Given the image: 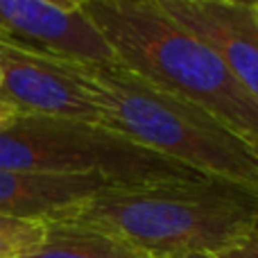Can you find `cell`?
<instances>
[{"instance_id": "6da1fadb", "label": "cell", "mask_w": 258, "mask_h": 258, "mask_svg": "<svg viewBox=\"0 0 258 258\" xmlns=\"http://www.w3.org/2000/svg\"><path fill=\"white\" fill-rule=\"evenodd\" d=\"M61 220L120 238L152 258L218 256L258 229V197L215 179L111 186Z\"/></svg>"}, {"instance_id": "7a4b0ae2", "label": "cell", "mask_w": 258, "mask_h": 258, "mask_svg": "<svg viewBox=\"0 0 258 258\" xmlns=\"http://www.w3.org/2000/svg\"><path fill=\"white\" fill-rule=\"evenodd\" d=\"M125 71L204 109L258 154V102L159 0H82Z\"/></svg>"}, {"instance_id": "3957f363", "label": "cell", "mask_w": 258, "mask_h": 258, "mask_svg": "<svg viewBox=\"0 0 258 258\" xmlns=\"http://www.w3.org/2000/svg\"><path fill=\"white\" fill-rule=\"evenodd\" d=\"M57 63L100 109L102 127L202 177L258 197V159L215 116L122 66H89L59 57Z\"/></svg>"}, {"instance_id": "277c9868", "label": "cell", "mask_w": 258, "mask_h": 258, "mask_svg": "<svg viewBox=\"0 0 258 258\" xmlns=\"http://www.w3.org/2000/svg\"><path fill=\"white\" fill-rule=\"evenodd\" d=\"M0 170L100 177L116 186L206 179L102 125L32 113L0 129Z\"/></svg>"}, {"instance_id": "5b68a950", "label": "cell", "mask_w": 258, "mask_h": 258, "mask_svg": "<svg viewBox=\"0 0 258 258\" xmlns=\"http://www.w3.org/2000/svg\"><path fill=\"white\" fill-rule=\"evenodd\" d=\"M0 36L89 66H120L82 0H0Z\"/></svg>"}, {"instance_id": "8992f818", "label": "cell", "mask_w": 258, "mask_h": 258, "mask_svg": "<svg viewBox=\"0 0 258 258\" xmlns=\"http://www.w3.org/2000/svg\"><path fill=\"white\" fill-rule=\"evenodd\" d=\"M0 102L32 116L102 125V113L57 57L34 52L0 36Z\"/></svg>"}, {"instance_id": "52a82bcc", "label": "cell", "mask_w": 258, "mask_h": 258, "mask_svg": "<svg viewBox=\"0 0 258 258\" xmlns=\"http://www.w3.org/2000/svg\"><path fill=\"white\" fill-rule=\"evenodd\" d=\"M165 14L209 43L258 102V25L242 0H159Z\"/></svg>"}, {"instance_id": "ba28073f", "label": "cell", "mask_w": 258, "mask_h": 258, "mask_svg": "<svg viewBox=\"0 0 258 258\" xmlns=\"http://www.w3.org/2000/svg\"><path fill=\"white\" fill-rule=\"evenodd\" d=\"M111 186L116 183L100 177L23 174L0 170V215L54 222Z\"/></svg>"}, {"instance_id": "9c48e42d", "label": "cell", "mask_w": 258, "mask_h": 258, "mask_svg": "<svg viewBox=\"0 0 258 258\" xmlns=\"http://www.w3.org/2000/svg\"><path fill=\"white\" fill-rule=\"evenodd\" d=\"M25 258H152L98 229L75 222H45V238Z\"/></svg>"}, {"instance_id": "30bf717a", "label": "cell", "mask_w": 258, "mask_h": 258, "mask_svg": "<svg viewBox=\"0 0 258 258\" xmlns=\"http://www.w3.org/2000/svg\"><path fill=\"white\" fill-rule=\"evenodd\" d=\"M45 238V222L0 215V258H25Z\"/></svg>"}, {"instance_id": "8fae6325", "label": "cell", "mask_w": 258, "mask_h": 258, "mask_svg": "<svg viewBox=\"0 0 258 258\" xmlns=\"http://www.w3.org/2000/svg\"><path fill=\"white\" fill-rule=\"evenodd\" d=\"M215 258H258V229L251 231L249 236H245L242 240H238L236 245L220 251Z\"/></svg>"}, {"instance_id": "7c38bea8", "label": "cell", "mask_w": 258, "mask_h": 258, "mask_svg": "<svg viewBox=\"0 0 258 258\" xmlns=\"http://www.w3.org/2000/svg\"><path fill=\"white\" fill-rule=\"evenodd\" d=\"M21 116H23V111H18V109H14V107H9V104L0 102V129L12 125V122L18 120Z\"/></svg>"}, {"instance_id": "4fadbf2b", "label": "cell", "mask_w": 258, "mask_h": 258, "mask_svg": "<svg viewBox=\"0 0 258 258\" xmlns=\"http://www.w3.org/2000/svg\"><path fill=\"white\" fill-rule=\"evenodd\" d=\"M249 7H251V14H254V21H256V25H258V0H254V3H249Z\"/></svg>"}, {"instance_id": "5bb4252c", "label": "cell", "mask_w": 258, "mask_h": 258, "mask_svg": "<svg viewBox=\"0 0 258 258\" xmlns=\"http://www.w3.org/2000/svg\"><path fill=\"white\" fill-rule=\"evenodd\" d=\"M190 258H215V256H209V254H202V256H190Z\"/></svg>"}, {"instance_id": "9a60e30c", "label": "cell", "mask_w": 258, "mask_h": 258, "mask_svg": "<svg viewBox=\"0 0 258 258\" xmlns=\"http://www.w3.org/2000/svg\"><path fill=\"white\" fill-rule=\"evenodd\" d=\"M256 159H258V154H256Z\"/></svg>"}]
</instances>
